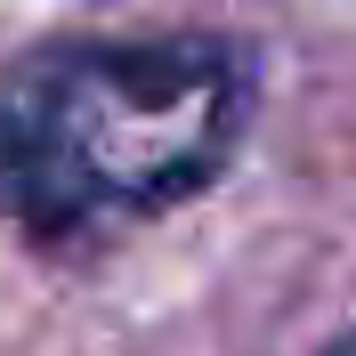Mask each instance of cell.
<instances>
[{
    "instance_id": "6da1fadb",
    "label": "cell",
    "mask_w": 356,
    "mask_h": 356,
    "mask_svg": "<svg viewBox=\"0 0 356 356\" xmlns=\"http://www.w3.org/2000/svg\"><path fill=\"white\" fill-rule=\"evenodd\" d=\"M259 113V57L227 33L49 41L0 65V219L89 251L211 195Z\"/></svg>"
},
{
    "instance_id": "7a4b0ae2",
    "label": "cell",
    "mask_w": 356,
    "mask_h": 356,
    "mask_svg": "<svg viewBox=\"0 0 356 356\" xmlns=\"http://www.w3.org/2000/svg\"><path fill=\"white\" fill-rule=\"evenodd\" d=\"M324 356H356V332H340V340H332V348H324Z\"/></svg>"
}]
</instances>
